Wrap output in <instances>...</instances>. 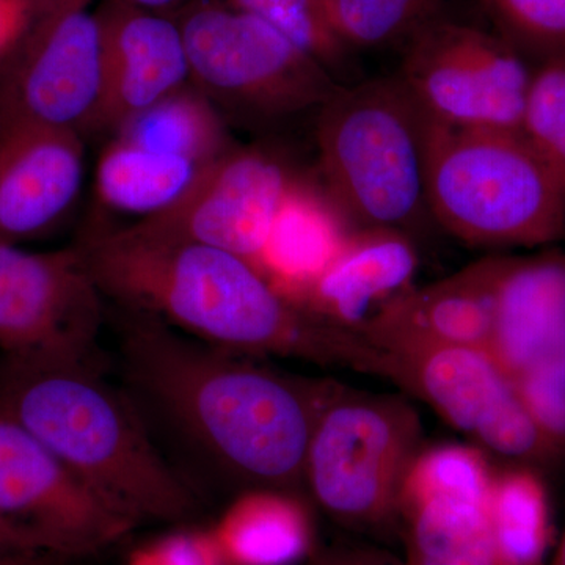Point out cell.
<instances>
[{
  "instance_id": "6da1fadb",
  "label": "cell",
  "mask_w": 565,
  "mask_h": 565,
  "mask_svg": "<svg viewBox=\"0 0 565 565\" xmlns=\"http://www.w3.org/2000/svg\"><path fill=\"white\" fill-rule=\"evenodd\" d=\"M120 349L132 397L212 467L253 490L288 493L305 482L315 424L334 384L278 373L128 310Z\"/></svg>"
},
{
  "instance_id": "7a4b0ae2",
  "label": "cell",
  "mask_w": 565,
  "mask_h": 565,
  "mask_svg": "<svg viewBox=\"0 0 565 565\" xmlns=\"http://www.w3.org/2000/svg\"><path fill=\"white\" fill-rule=\"evenodd\" d=\"M82 252L107 299L195 340L248 356H282L385 374V355L289 300L243 256L202 244L103 230Z\"/></svg>"
},
{
  "instance_id": "3957f363",
  "label": "cell",
  "mask_w": 565,
  "mask_h": 565,
  "mask_svg": "<svg viewBox=\"0 0 565 565\" xmlns=\"http://www.w3.org/2000/svg\"><path fill=\"white\" fill-rule=\"evenodd\" d=\"M0 414L35 435L134 525L182 523L199 514V497L152 444L136 401L114 388L99 364L6 360Z\"/></svg>"
},
{
  "instance_id": "277c9868",
  "label": "cell",
  "mask_w": 565,
  "mask_h": 565,
  "mask_svg": "<svg viewBox=\"0 0 565 565\" xmlns=\"http://www.w3.org/2000/svg\"><path fill=\"white\" fill-rule=\"evenodd\" d=\"M323 188L355 228L414 236L426 195L429 120L397 76L340 85L316 121Z\"/></svg>"
},
{
  "instance_id": "5b68a950",
  "label": "cell",
  "mask_w": 565,
  "mask_h": 565,
  "mask_svg": "<svg viewBox=\"0 0 565 565\" xmlns=\"http://www.w3.org/2000/svg\"><path fill=\"white\" fill-rule=\"evenodd\" d=\"M429 214L482 247H542L565 239V195L525 137L429 121Z\"/></svg>"
},
{
  "instance_id": "8992f818",
  "label": "cell",
  "mask_w": 565,
  "mask_h": 565,
  "mask_svg": "<svg viewBox=\"0 0 565 565\" xmlns=\"http://www.w3.org/2000/svg\"><path fill=\"white\" fill-rule=\"evenodd\" d=\"M174 20L191 84L225 120L277 125L318 111L341 85L280 32L223 0H195Z\"/></svg>"
},
{
  "instance_id": "52a82bcc",
  "label": "cell",
  "mask_w": 565,
  "mask_h": 565,
  "mask_svg": "<svg viewBox=\"0 0 565 565\" xmlns=\"http://www.w3.org/2000/svg\"><path fill=\"white\" fill-rule=\"evenodd\" d=\"M419 444L422 424L411 405L334 385L315 424L305 482L338 522L381 525L399 514Z\"/></svg>"
},
{
  "instance_id": "ba28073f",
  "label": "cell",
  "mask_w": 565,
  "mask_h": 565,
  "mask_svg": "<svg viewBox=\"0 0 565 565\" xmlns=\"http://www.w3.org/2000/svg\"><path fill=\"white\" fill-rule=\"evenodd\" d=\"M396 76L429 121L522 132L533 71L500 35L438 18L405 44Z\"/></svg>"
},
{
  "instance_id": "9c48e42d",
  "label": "cell",
  "mask_w": 565,
  "mask_h": 565,
  "mask_svg": "<svg viewBox=\"0 0 565 565\" xmlns=\"http://www.w3.org/2000/svg\"><path fill=\"white\" fill-rule=\"evenodd\" d=\"M104 299L79 244L28 252L0 241V351L7 362L99 364Z\"/></svg>"
},
{
  "instance_id": "30bf717a",
  "label": "cell",
  "mask_w": 565,
  "mask_h": 565,
  "mask_svg": "<svg viewBox=\"0 0 565 565\" xmlns=\"http://www.w3.org/2000/svg\"><path fill=\"white\" fill-rule=\"evenodd\" d=\"M92 0H40L3 62L0 126L92 131L103 95V52Z\"/></svg>"
},
{
  "instance_id": "8fae6325",
  "label": "cell",
  "mask_w": 565,
  "mask_h": 565,
  "mask_svg": "<svg viewBox=\"0 0 565 565\" xmlns=\"http://www.w3.org/2000/svg\"><path fill=\"white\" fill-rule=\"evenodd\" d=\"M381 351L386 379L487 448L514 459L555 456L511 379L486 349L404 341Z\"/></svg>"
},
{
  "instance_id": "7c38bea8",
  "label": "cell",
  "mask_w": 565,
  "mask_h": 565,
  "mask_svg": "<svg viewBox=\"0 0 565 565\" xmlns=\"http://www.w3.org/2000/svg\"><path fill=\"white\" fill-rule=\"evenodd\" d=\"M299 178L277 151L234 145L180 203L128 228L154 239L221 248L256 264Z\"/></svg>"
},
{
  "instance_id": "4fadbf2b",
  "label": "cell",
  "mask_w": 565,
  "mask_h": 565,
  "mask_svg": "<svg viewBox=\"0 0 565 565\" xmlns=\"http://www.w3.org/2000/svg\"><path fill=\"white\" fill-rule=\"evenodd\" d=\"M0 512L70 559L95 555L137 527L82 484L35 435L3 414Z\"/></svg>"
},
{
  "instance_id": "5bb4252c",
  "label": "cell",
  "mask_w": 565,
  "mask_h": 565,
  "mask_svg": "<svg viewBox=\"0 0 565 565\" xmlns=\"http://www.w3.org/2000/svg\"><path fill=\"white\" fill-rule=\"evenodd\" d=\"M96 11L103 95L92 131L115 134L141 111L191 85V66L174 18L103 0Z\"/></svg>"
},
{
  "instance_id": "9a60e30c",
  "label": "cell",
  "mask_w": 565,
  "mask_h": 565,
  "mask_svg": "<svg viewBox=\"0 0 565 565\" xmlns=\"http://www.w3.org/2000/svg\"><path fill=\"white\" fill-rule=\"evenodd\" d=\"M84 184L82 134L0 126V241L39 239L61 225Z\"/></svg>"
},
{
  "instance_id": "2e32d148",
  "label": "cell",
  "mask_w": 565,
  "mask_h": 565,
  "mask_svg": "<svg viewBox=\"0 0 565 565\" xmlns=\"http://www.w3.org/2000/svg\"><path fill=\"white\" fill-rule=\"evenodd\" d=\"M504 258H486L445 280L411 288L382 307L359 334L377 349L404 343L470 345L489 351Z\"/></svg>"
},
{
  "instance_id": "e0dca14e",
  "label": "cell",
  "mask_w": 565,
  "mask_h": 565,
  "mask_svg": "<svg viewBox=\"0 0 565 565\" xmlns=\"http://www.w3.org/2000/svg\"><path fill=\"white\" fill-rule=\"evenodd\" d=\"M419 258L414 236L390 228H355L296 303L340 329H360L412 288Z\"/></svg>"
},
{
  "instance_id": "ac0fdd59",
  "label": "cell",
  "mask_w": 565,
  "mask_h": 565,
  "mask_svg": "<svg viewBox=\"0 0 565 565\" xmlns=\"http://www.w3.org/2000/svg\"><path fill=\"white\" fill-rule=\"evenodd\" d=\"M565 345V255L504 258L490 355L511 381Z\"/></svg>"
},
{
  "instance_id": "d6986e66",
  "label": "cell",
  "mask_w": 565,
  "mask_h": 565,
  "mask_svg": "<svg viewBox=\"0 0 565 565\" xmlns=\"http://www.w3.org/2000/svg\"><path fill=\"white\" fill-rule=\"evenodd\" d=\"M355 230L326 188L299 178L286 196L255 266L296 302Z\"/></svg>"
},
{
  "instance_id": "ffe728a7",
  "label": "cell",
  "mask_w": 565,
  "mask_h": 565,
  "mask_svg": "<svg viewBox=\"0 0 565 565\" xmlns=\"http://www.w3.org/2000/svg\"><path fill=\"white\" fill-rule=\"evenodd\" d=\"M399 514L407 523V565H505L490 522V494L403 497Z\"/></svg>"
},
{
  "instance_id": "44dd1931",
  "label": "cell",
  "mask_w": 565,
  "mask_h": 565,
  "mask_svg": "<svg viewBox=\"0 0 565 565\" xmlns=\"http://www.w3.org/2000/svg\"><path fill=\"white\" fill-rule=\"evenodd\" d=\"M226 565H296L311 553L310 519L278 490H252L211 527Z\"/></svg>"
},
{
  "instance_id": "7402d4cb",
  "label": "cell",
  "mask_w": 565,
  "mask_h": 565,
  "mask_svg": "<svg viewBox=\"0 0 565 565\" xmlns=\"http://www.w3.org/2000/svg\"><path fill=\"white\" fill-rule=\"evenodd\" d=\"M211 163L114 139L99 156L96 196L109 211L147 221L180 203Z\"/></svg>"
},
{
  "instance_id": "603a6c76",
  "label": "cell",
  "mask_w": 565,
  "mask_h": 565,
  "mask_svg": "<svg viewBox=\"0 0 565 565\" xmlns=\"http://www.w3.org/2000/svg\"><path fill=\"white\" fill-rule=\"evenodd\" d=\"M114 137L202 163L214 162L236 145L221 110L192 84L126 121Z\"/></svg>"
},
{
  "instance_id": "cb8c5ba5",
  "label": "cell",
  "mask_w": 565,
  "mask_h": 565,
  "mask_svg": "<svg viewBox=\"0 0 565 565\" xmlns=\"http://www.w3.org/2000/svg\"><path fill=\"white\" fill-rule=\"evenodd\" d=\"M490 522L505 565H541L548 546V503L533 473L515 470L493 478Z\"/></svg>"
},
{
  "instance_id": "d4e9b609",
  "label": "cell",
  "mask_w": 565,
  "mask_h": 565,
  "mask_svg": "<svg viewBox=\"0 0 565 565\" xmlns=\"http://www.w3.org/2000/svg\"><path fill=\"white\" fill-rule=\"evenodd\" d=\"M334 32L352 52L407 44L441 18L446 0H322Z\"/></svg>"
},
{
  "instance_id": "484cf974",
  "label": "cell",
  "mask_w": 565,
  "mask_h": 565,
  "mask_svg": "<svg viewBox=\"0 0 565 565\" xmlns=\"http://www.w3.org/2000/svg\"><path fill=\"white\" fill-rule=\"evenodd\" d=\"M253 14L307 52L337 79L352 66V54L334 32L322 0H223Z\"/></svg>"
},
{
  "instance_id": "4316f807",
  "label": "cell",
  "mask_w": 565,
  "mask_h": 565,
  "mask_svg": "<svg viewBox=\"0 0 565 565\" xmlns=\"http://www.w3.org/2000/svg\"><path fill=\"white\" fill-rule=\"evenodd\" d=\"M522 134L565 195V61L533 71Z\"/></svg>"
},
{
  "instance_id": "83f0119b",
  "label": "cell",
  "mask_w": 565,
  "mask_h": 565,
  "mask_svg": "<svg viewBox=\"0 0 565 565\" xmlns=\"http://www.w3.org/2000/svg\"><path fill=\"white\" fill-rule=\"evenodd\" d=\"M501 39L541 63L565 61V0H481Z\"/></svg>"
},
{
  "instance_id": "f1b7e54d",
  "label": "cell",
  "mask_w": 565,
  "mask_h": 565,
  "mask_svg": "<svg viewBox=\"0 0 565 565\" xmlns=\"http://www.w3.org/2000/svg\"><path fill=\"white\" fill-rule=\"evenodd\" d=\"M512 384L553 451L565 452V345L516 375Z\"/></svg>"
},
{
  "instance_id": "f546056e",
  "label": "cell",
  "mask_w": 565,
  "mask_h": 565,
  "mask_svg": "<svg viewBox=\"0 0 565 565\" xmlns=\"http://www.w3.org/2000/svg\"><path fill=\"white\" fill-rule=\"evenodd\" d=\"M126 565H226L210 530H178L134 550Z\"/></svg>"
},
{
  "instance_id": "4dcf8cb0",
  "label": "cell",
  "mask_w": 565,
  "mask_h": 565,
  "mask_svg": "<svg viewBox=\"0 0 565 565\" xmlns=\"http://www.w3.org/2000/svg\"><path fill=\"white\" fill-rule=\"evenodd\" d=\"M40 0H0V63L10 57L35 18Z\"/></svg>"
},
{
  "instance_id": "1f68e13d",
  "label": "cell",
  "mask_w": 565,
  "mask_h": 565,
  "mask_svg": "<svg viewBox=\"0 0 565 565\" xmlns=\"http://www.w3.org/2000/svg\"><path fill=\"white\" fill-rule=\"evenodd\" d=\"M22 552H52V550L35 531L20 525L0 512V555Z\"/></svg>"
},
{
  "instance_id": "d6a6232c",
  "label": "cell",
  "mask_w": 565,
  "mask_h": 565,
  "mask_svg": "<svg viewBox=\"0 0 565 565\" xmlns=\"http://www.w3.org/2000/svg\"><path fill=\"white\" fill-rule=\"evenodd\" d=\"M310 565H392V557L367 550H338L315 555Z\"/></svg>"
},
{
  "instance_id": "836d02e7",
  "label": "cell",
  "mask_w": 565,
  "mask_h": 565,
  "mask_svg": "<svg viewBox=\"0 0 565 565\" xmlns=\"http://www.w3.org/2000/svg\"><path fill=\"white\" fill-rule=\"evenodd\" d=\"M68 559L52 552H22L0 555V565H65Z\"/></svg>"
},
{
  "instance_id": "e575fe53",
  "label": "cell",
  "mask_w": 565,
  "mask_h": 565,
  "mask_svg": "<svg viewBox=\"0 0 565 565\" xmlns=\"http://www.w3.org/2000/svg\"><path fill=\"white\" fill-rule=\"evenodd\" d=\"M121 2L129 3V6L137 7V9L152 11V13H162L166 10H172L173 7L191 6L195 0H121Z\"/></svg>"
},
{
  "instance_id": "d590c367",
  "label": "cell",
  "mask_w": 565,
  "mask_h": 565,
  "mask_svg": "<svg viewBox=\"0 0 565 565\" xmlns=\"http://www.w3.org/2000/svg\"><path fill=\"white\" fill-rule=\"evenodd\" d=\"M550 565H565V534L563 541H561L559 548H557L555 557H553L552 564Z\"/></svg>"
},
{
  "instance_id": "8d00e7d4",
  "label": "cell",
  "mask_w": 565,
  "mask_h": 565,
  "mask_svg": "<svg viewBox=\"0 0 565 565\" xmlns=\"http://www.w3.org/2000/svg\"><path fill=\"white\" fill-rule=\"evenodd\" d=\"M308 565H310V564H308Z\"/></svg>"
}]
</instances>
